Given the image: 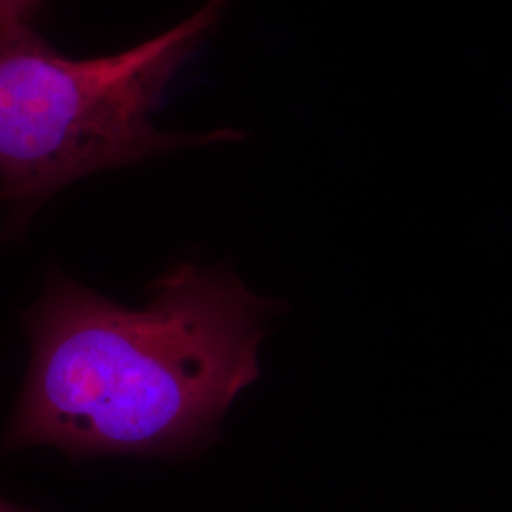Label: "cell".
Here are the masks:
<instances>
[{
	"mask_svg": "<svg viewBox=\"0 0 512 512\" xmlns=\"http://www.w3.org/2000/svg\"><path fill=\"white\" fill-rule=\"evenodd\" d=\"M40 0H0V29L12 25H29Z\"/></svg>",
	"mask_w": 512,
	"mask_h": 512,
	"instance_id": "cell-3",
	"label": "cell"
},
{
	"mask_svg": "<svg viewBox=\"0 0 512 512\" xmlns=\"http://www.w3.org/2000/svg\"><path fill=\"white\" fill-rule=\"evenodd\" d=\"M0 512H35L25 509V507H19L16 503H12L10 499H6L4 495H0Z\"/></svg>",
	"mask_w": 512,
	"mask_h": 512,
	"instance_id": "cell-4",
	"label": "cell"
},
{
	"mask_svg": "<svg viewBox=\"0 0 512 512\" xmlns=\"http://www.w3.org/2000/svg\"><path fill=\"white\" fill-rule=\"evenodd\" d=\"M202 8L118 54L74 59L29 25L0 29V192L18 213L105 169L236 141V129L171 133L152 124L175 74L224 14Z\"/></svg>",
	"mask_w": 512,
	"mask_h": 512,
	"instance_id": "cell-2",
	"label": "cell"
},
{
	"mask_svg": "<svg viewBox=\"0 0 512 512\" xmlns=\"http://www.w3.org/2000/svg\"><path fill=\"white\" fill-rule=\"evenodd\" d=\"M281 308L238 275L190 262L150 285L145 308L50 277L25 317L31 361L4 450L86 459L200 448L260 378L258 349Z\"/></svg>",
	"mask_w": 512,
	"mask_h": 512,
	"instance_id": "cell-1",
	"label": "cell"
}]
</instances>
